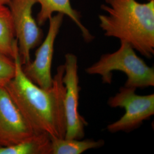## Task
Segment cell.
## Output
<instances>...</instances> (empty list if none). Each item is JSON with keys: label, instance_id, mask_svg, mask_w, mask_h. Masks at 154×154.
<instances>
[{"label": "cell", "instance_id": "cell-1", "mask_svg": "<svg viewBox=\"0 0 154 154\" xmlns=\"http://www.w3.org/2000/svg\"><path fill=\"white\" fill-rule=\"evenodd\" d=\"M13 59L15 75L5 86L11 99L35 133H47L50 137L65 138L66 88L62 82L64 65L57 67L52 86L44 89L25 74L18 50Z\"/></svg>", "mask_w": 154, "mask_h": 154}, {"label": "cell", "instance_id": "cell-2", "mask_svg": "<svg viewBox=\"0 0 154 154\" xmlns=\"http://www.w3.org/2000/svg\"><path fill=\"white\" fill-rule=\"evenodd\" d=\"M100 27L108 37L126 42L144 57L154 55V0H105Z\"/></svg>", "mask_w": 154, "mask_h": 154}, {"label": "cell", "instance_id": "cell-3", "mask_svg": "<svg viewBox=\"0 0 154 154\" xmlns=\"http://www.w3.org/2000/svg\"><path fill=\"white\" fill-rule=\"evenodd\" d=\"M124 72L127 76L125 86L144 88L154 86V67L146 64L135 50L126 42L116 51L101 55L99 60L85 69L88 75H98L102 83L110 85L112 81V72Z\"/></svg>", "mask_w": 154, "mask_h": 154}, {"label": "cell", "instance_id": "cell-4", "mask_svg": "<svg viewBox=\"0 0 154 154\" xmlns=\"http://www.w3.org/2000/svg\"><path fill=\"white\" fill-rule=\"evenodd\" d=\"M136 90L124 86L115 95L110 97L107 104L110 107L123 108L125 113L119 119L107 126L108 131L130 132L154 116V94L140 95L136 94Z\"/></svg>", "mask_w": 154, "mask_h": 154}, {"label": "cell", "instance_id": "cell-5", "mask_svg": "<svg viewBox=\"0 0 154 154\" xmlns=\"http://www.w3.org/2000/svg\"><path fill=\"white\" fill-rule=\"evenodd\" d=\"M36 0H10L11 13L19 54L22 65L30 62V51L41 43L43 32L32 14Z\"/></svg>", "mask_w": 154, "mask_h": 154}, {"label": "cell", "instance_id": "cell-6", "mask_svg": "<svg viewBox=\"0 0 154 154\" xmlns=\"http://www.w3.org/2000/svg\"><path fill=\"white\" fill-rule=\"evenodd\" d=\"M63 65L65 71L62 82L66 88L64 100L66 122L65 138L82 139L85 137V128L88 123L79 112L81 87L77 56L72 53L66 54Z\"/></svg>", "mask_w": 154, "mask_h": 154}, {"label": "cell", "instance_id": "cell-7", "mask_svg": "<svg viewBox=\"0 0 154 154\" xmlns=\"http://www.w3.org/2000/svg\"><path fill=\"white\" fill-rule=\"evenodd\" d=\"M64 15L57 13L49 20L48 32L44 41L37 50L34 61L22 65L23 72L28 78L40 88L48 89L53 85L51 66L54 43L61 29Z\"/></svg>", "mask_w": 154, "mask_h": 154}, {"label": "cell", "instance_id": "cell-8", "mask_svg": "<svg viewBox=\"0 0 154 154\" xmlns=\"http://www.w3.org/2000/svg\"><path fill=\"white\" fill-rule=\"evenodd\" d=\"M35 134L5 88L0 86V147L20 143Z\"/></svg>", "mask_w": 154, "mask_h": 154}, {"label": "cell", "instance_id": "cell-9", "mask_svg": "<svg viewBox=\"0 0 154 154\" xmlns=\"http://www.w3.org/2000/svg\"><path fill=\"white\" fill-rule=\"evenodd\" d=\"M36 1L41 6L36 20L39 26L43 25L54 13H61L69 17L77 25L86 42H89L93 40V36L82 23L80 14L72 7L70 0H36Z\"/></svg>", "mask_w": 154, "mask_h": 154}, {"label": "cell", "instance_id": "cell-10", "mask_svg": "<svg viewBox=\"0 0 154 154\" xmlns=\"http://www.w3.org/2000/svg\"><path fill=\"white\" fill-rule=\"evenodd\" d=\"M0 154H51V139L47 133L35 134L20 143L0 147Z\"/></svg>", "mask_w": 154, "mask_h": 154}, {"label": "cell", "instance_id": "cell-11", "mask_svg": "<svg viewBox=\"0 0 154 154\" xmlns=\"http://www.w3.org/2000/svg\"><path fill=\"white\" fill-rule=\"evenodd\" d=\"M18 50L11 13L8 7L0 5V52L13 59Z\"/></svg>", "mask_w": 154, "mask_h": 154}, {"label": "cell", "instance_id": "cell-12", "mask_svg": "<svg viewBox=\"0 0 154 154\" xmlns=\"http://www.w3.org/2000/svg\"><path fill=\"white\" fill-rule=\"evenodd\" d=\"M51 154H81L91 149H98L105 144L102 139H72L50 137Z\"/></svg>", "mask_w": 154, "mask_h": 154}, {"label": "cell", "instance_id": "cell-13", "mask_svg": "<svg viewBox=\"0 0 154 154\" xmlns=\"http://www.w3.org/2000/svg\"><path fill=\"white\" fill-rule=\"evenodd\" d=\"M15 72L14 60L0 52V86L5 87L14 77Z\"/></svg>", "mask_w": 154, "mask_h": 154}, {"label": "cell", "instance_id": "cell-14", "mask_svg": "<svg viewBox=\"0 0 154 154\" xmlns=\"http://www.w3.org/2000/svg\"><path fill=\"white\" fill-rule=\"evenodd\" d=\"M10 0H0V5H8Z\"/></svg>", "mask_w": 154, "mask_h": 154}]
</instances>
